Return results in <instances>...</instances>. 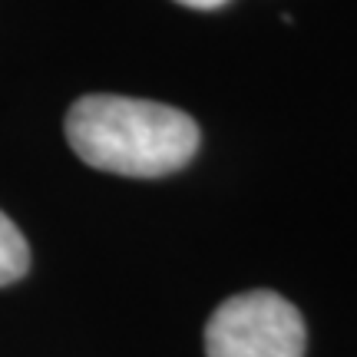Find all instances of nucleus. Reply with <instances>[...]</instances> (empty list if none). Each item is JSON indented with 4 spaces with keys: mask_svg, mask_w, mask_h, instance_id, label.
Instances as JSON below:
<instances>
[{
    "mask_svg": "<svg viewBox=\"0 0 357 357\" xmlns=\"http://www.w3.org/2000/svg\"><path fill=\"white\" fill-rule=\"evenodd\" d=\"M199 123L155 100L93 93L70 106L66 142L100 172L159 178L189 166L199 153Z\"/></svg>",
    "mask_w": 357,
    "mask_h": 357,
    "instance_id": "nucleus-1",
    "label": "nucleus"
},
{
    "mask_svg": "<svg viewBox=\"0 0 357 357\" xmlns=\"http://www.w3.org/2000/svg\"><path fill=\"white\" fill-rule=\"evenodd\" d=\"M30 268V248H26L24 231L0 212V288L20 281Z\"/></svg>",
    "mask_w": 357,
    "mask_h": 357,
    "instance_id": "nucleus-3",
    "label": "nucleus"
},
{
    "mask_svg": "<svg viewBox=\"0 0 357 357\" xmlns=\"http://www.w3.org/2000/svg\"><path fill=\"white\" fill-rule=\"evenodd\" d=\"M301 311L278 291H242L225 298L205 324L208 357H305Z\"/></svg>",
    "mask_w": 357,
    "mask_h": 357,
    "instance_id": "nucleus-2",
    "label": "nucleus"
},
{
    "mask_svg": "<svg viewBox=\"0 0 357 357\" xmlns=\"http://www.w3.org/2000/svg\"><path fill=\"white\" fill-rule=\"evenodd\" d=\"M182 7H192V10H215L222 3H229V0H176Z\"/></svg>",
    "mask_w": 357,
    "mask_h": 357,
    "instance_id": "nucleus-4",
    "label": "nucleus"
}]
</instances>
